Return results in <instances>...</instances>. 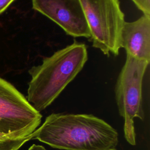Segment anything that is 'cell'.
Masks as SVG:
<instances>
[{"instance_id":"cell-11","label":"cell","mask_w":150,"mask_h":150,"mask_svg":"<svg viewBox=\"0 0 150 150\" xmlns=\"http://www.w3.org/2000/svg\"><path fill=\"white\" fill-rule=\"evenodd\" d=\"M28 150H46L45 148L42 145H36V144H33L32 146H30Z\"/></svg>"},{"instance_id":"cell-12","label":"cell","mask_w":150,"mask_h":150,"mask_svg":"<svg viewBox=\"0 0 150 150\" xmlns=\"http://www.w3.org/2000/svg\"><path fill=\"white\" fill-rule=\"evenodd\" d=\"M0 133H2V134H4L3 132H2V130L0 129Z\"/></svg>"},{"instance_id":"cell-5","label":"cell","mask_w":150,"mask_h":150,"mask_svg":"<svg viewBox=\"0 0 150 150\" xmlns=\"http://www.w3.org/2000/svg\"><path fill=\"white\" fill-rule=\"evenodd\" d=\"M42 117L21 93L0 77V129L4 134L28 137L40 125Z\"/></svg>"},{"instance_id":"cell-9","label":"cell","mask_w":150,"mask_h":150,"mask_svg":"<svg viewBox=\"0 0 150 150\" xmlns=\"http://www.w3.org/2000/svg\"><path fill=\"white\" fill-rule=\"evenodd\" d=\"M143 15L150 16V0H131Z\"/></svg>"},{"instance_id":"cell-2","label":"cell","mask_w":150,"mask_h":150,"mask_svg":"<svg viewBox=\"0 0 150 150\" xmlns=\"http://www.w3.org/2000/svg\"><path fill=\"white\" fill-rule=\"evenodd\" d=\"M87 59L86 45L77 41L45 57L28 71V102L39 112L45 110L81 71Z\"/></svg>"},{"instance_id":"cell-10","label":"cell","mask_w":150,"mask_h":150,"mask_svg":"<svg viewBox=\"0 0 150 150\" xmlns=\"http://www.w3.org/2000/svg\"><path fill=\"white\" fill-rule=\"evenodd\" d=\"M14 0H0V14L3 12Z\"/></svg>"},{"instance_id":"cell-1","label":"cell","mask_w":150,"mask_h":150,"mask_svg":"<svg viewBox=\"0 0 150 150\" xmlns=\"http://www.w3.org/2000/svg\"><path fill=\"white\" fill-rule=\"evenodd\" d=\"M32 139L63 150H113L118 134L92 114L52 113L30 135Z\"/></svg>"},{"instance_id":"cell-7","label":"cell","mask_w":150,"mask_h":150,"mask_svg":"<svg viewBox=\"0 0 150 150\" xmlns=\"http://www.w3.org/2000/svg\"><path fill=\"white\" fill-rule=\"evenodd\" d=\"M120 46L126 54L150 61V16L143 15L136 21H125L121 32Z\"/></svg>"},{"instance_id":"cell-4","label":"cell","mask_w":150,"mask_h":150,"mask_svg":"<svg viewBox=\"0 0 150 150\" xmlns=\"http://www.w3.org/2000/svg\"><path fill=\"white\" fill-rule=\"evenodd\" d=\"M149 64L146 61L127 54L115 86L118 112L124 120V137L131 145L136 144L134 119L144 118L142 81Z\"/></svg>"},{"instance_id":"cell-13","label":"cell","mask_w":150,"mask_h":150,"mask_svg":"<svg viewBox=\"0 0 150 150\" xmlns=\"http://www.w3.org/2000/svg\"><path fill=\"white\" fill-rule=\"evenodd\" d=\"M113 150H117V149H113Z\"/></svg>"},{"instance_id":"cell-3","label":"cell","mask_w":150,"mask_h":150,"mask_svg":"<svg viewBox=\"0 0 150 150\" xmlns=\"http://www.w3.org/2000/svg\"><path fill=\"white\" fill-rule=\"evenodd\" d=\"M90 32L93 46L103 54L117 56L125 22L119 0H78Z\"/></svg>"},{"instance_id":"cell-6","label":"cell","mask_w":150,"mask_h":150,"mask_svg":"<svg viewBox=\"0 0 150 150\" xmlns=\"http://www.w3.org/2000/svg\"><path fill=\"white\" fill-rule=\"evenodd\" d=\"M32 8L59 25L74 38H90V32L78 0H32Z\"/></svg>"},{"instance_id":"cell-8","label":"cell","mask_w":150,"mask_h":150,"mask_svg":"<svg viewBox=\"0 0 150 150\" xmlns=\"http://www.w3.org/2000/svg\"><path fill=\"white\" fill-rule=\"evenodd\" d=\"M30 140V135L26 138H18L0 133V150H18Z\"/></svg>"}]
</instances>
